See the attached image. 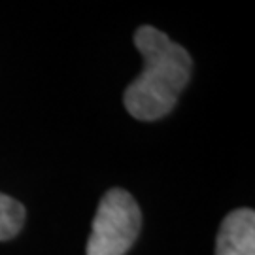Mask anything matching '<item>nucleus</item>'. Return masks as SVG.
Here are the masks:
<instances>
[{
	"label": "nucleus",
	"instance_id": "obj_1",
	"mask_svg": "<svg viewBox=\"0 0 255 255\" xmlns=\"http://www.w3.org/2000/svg\"><path fill=\"white\" fill-rule=\"evenodd\" d=\"M144 70L125 91L123 102L132 118L155 121L170 114L191 76V57L159 28L144 25L134 34Z\"/></svg>",
	"mask_w": 255,
	"mask_h": 255
},
{
	"label": "nucleus",
	"instance_id": "obj_2",
	"mask_svg": "<svg viewBox=\"0 0 255 255\" xmlns=\"http://www.w3.org/2000/svg\"><path fill=\"white\" fill-rule=\"evenodd\" d=\"M140 227L142 214L134 197L125 189H110L93 219L87 255H125L138 238Z\"/></svg>",
	"mask_w": 255,
	"mask_h": 255
},
{
	"label": "nucleus",
	"instance_id": "obj_3",
	"mask_svg": "<svg viewBox=\"0 0 255 255\" xmlns=\"http://www.w3.org/2000/svg\"><path fill=\"white\" fill-rule=\"evenodd\" d=\"M216 255H255L254 210H235L223 219L216 242Z\"/></svg>",
	"mask_w": 255,
	"mask_h": 255
},
{
	"label": "nucleus",
	"instance_id": "obj_4",
	"mask_svg": "<svg viewBox=\"0 0 255 255\" xmlns=\"http://www.w3.org/2000/svg\"><path fill=\"white\" fill-rule=\"evenodd\" d=\"M25 223L23 204L0 193V240H9L17 235Z\"/></svg>",
	"mask_w": 255,
	"mask_h": 255
}]
</instances>
